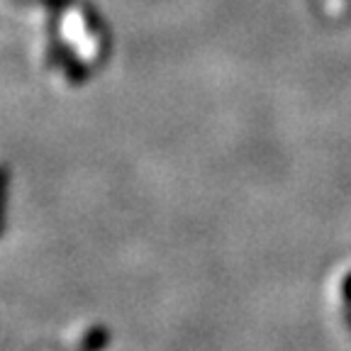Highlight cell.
<instances>
[{
  "mask_svg": "<svg viewBox=\"0 0 351 351\" xmlns=\"http://www.w3.org/2000/svg\"><path fill=\"white\" fill-rule=\"evenodd\" d=\"M8 186H10V171L0 161V237L5 230V208H8Z\"/></svg>",
  "mask_w": 351,
  "mask_h": 351,
  "instance_id": "cell-1",
  "label": "cell"
}]
</instances>
